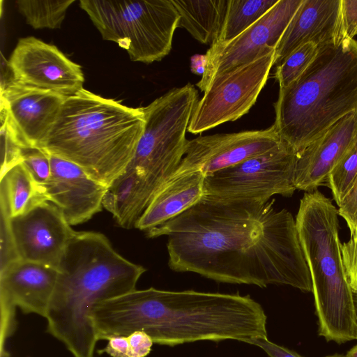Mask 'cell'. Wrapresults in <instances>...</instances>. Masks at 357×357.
Masks as SVG:
<instances>
[{"label":"cell","instance_id":"cell-29","mask_svg":"<svg viewBox=\"0 0 357 357\" xmlns=\"http://www.w3.org/2000/svg\"><path fill=\"white\" fill-rule=\"evenodd\" d=\"M338 206V214L352 233L357 228V177Z\"/></svg>","mask_w":357,"mask_h":357},{"label":"cell","instance_id":"cell-8","mask_svg":"<svg viewBox=\"0 0 357 357\" xmlns=\"http://www.w3.org/2000/svg\"><path fill=\"white\" fill-rule=\"evenodd\" d=\"M104 40L125 49L133 61H161L171 51L179 15L172 0H80Z\"/></svg>","mask_w":357,"mask_h":357},{"label":"cell","instance_id":"cell-3","mask_svg":"<svg viewBox=\"0 0 357 357\" xmlns=\"http://www.w3.org/2000/svg\"><path fill=\"white\" fill-rule=\"evenodd\" d=\"M197 101V91L188 83L142 107L145 124L135 154L103 199V208L119 226L135 227L155 194L178 169Z\"/></svg>","mask_w":357,"mask_h":357},{"label":"cell","instance_id":"cell-23","mask_svg":"<svg viewBox=\"0 0 357 357\" xmlns=\"http://www.w3.org/2000/svg\"><path fill=\"white\" fill-rule=\"evenodd\" d=\"M278 1L228 0L222 29L215 43H227L239 36L266 14Z\"/></svg>","mask_w":357,"mask_h":357},{"label":"cell","instance_id":"cell-31","mask_svg":"<svg viewBox=\"0 0 357 357\" xmlns=\"http://www.w3.org/2000/svg\"><path fill=\"white\" fill-rule=\"evenodd\" d=\"M130 357H146L153 346L151 337L144 331H135L128 335Z\"/></svg>","mask_w":357,"mask_h":357},{"label":"cell","instance_id":"cell-28","mask_svg":"<svg viewBox=\"0 0 357 357\" xmlns=\"http://www.w3.org/2000/svg\"><path fill=\"white\" fill-rule=\"evenodd\" d=\"M342 261L348 283L357 294V228L350 233L349 239L342 243Z\"/></svg>","mask_w":357,"mask_h":357},{"label":"cell","instance_id":"cell-14","mask_svg":"<svg viewBox=\"0 0 357 357\" xmlns=\"http://www.w3.org/2000/svg\"><path fill=\"white\" fill-rule=\"evenodd\" d=\"M8 63L13 79L24 84L67 97L84 89L81 66L55 45L33 36L18 40Z\"/></svg>","mask_w":357,"mask_h":357},{"label":"cell","instance_id":"cell-11","mask_svg":"<svg viewBox=\"0 0 357 357\" xmlns=\"http://www.w3.org/2000/svg\"><path fill=\"white\" fill-rule=\"evenodd\" d=\"M275 52L215 77L195 107L188 132L201 133L247 114L266 83Z\"/></svg>","mask_w":357,"mask_h":357},{"label":"cell","instance_id":"cell-34","mask_svg":"<svg viewBox=\"0 0 357 357\" xmlns=\"http://www.w3.org/2000/svg\"><path fill=\"white\" fill-rule=\"evenodd\" d=\"M345 356L346 357H357V344L349 349Z\"/></svg>","mask_w":357,"mask_h":357},{"label":"cell","instance_id":"cell-22","mask_svg":"<svg viewBox=\"0 0 357 357\" xmlns=\"http://www.w3.org/2000/svg\"><path fill=\"white\" fill-rule=\"evenodd\" d=\"M0 186L1 215L8 218L23 215L47 202L22 162L1 172Z\"/></svg>","mask_w":357,"mask_h":357},{"label":"cell","instance_id":"cell-19","mask_svg":"<svg viewBox=\"0 0 357 357\" xmlns=\"http://www.w3.org/2000/svg\"><path fill=\"white\" fill-rule=\"evenodd\" d=\"M342 40L341 0H303L275 48L274 65L306 43L319 47Z\"/></svg>","mask_w":357,"mask_h":357},{"label":"cell","instance_id":"cell-13","mask_svg":"<svg viewBox=\"0 0 357 357\" xmlns=\"http://www.w3.org/2000/svg\"><path fill=\"white\" fill-rule=\"evenodd\" d=\"M303 0H279L260 20L231 40L215 43L207 50L206 66L197 86L205 91L217 76L250 63L275 50Z\"/></svg>","mask_w":357,"mask_h":357},{"label":"cell","instance_id":"cell-33","mask_svg":"<svg viewBox=\"0 0 357 357\" xmlns=\"http://www.w3.org/2000/svg\"><path fill=\"white\" fill-rule=\"evenodd\" d=\"M107 354L111 357H130L128 336H115L108 340L107 346L98 350V354Z\"/></svg>","mask_w":357,"mask_h":357},{"label":"cell","instance_id":"cell-1","mask_svg":"<svg viewBox=\"0 0 357 357\" xmlns=\"http://www.w3.org/2000/svg\"><path fill=\"white\" fill-rule=\"evenodd\" d=\"M275 200L204 195L194 206L146 231L167 236L169 267L218 282L289 285L312 291V280L292 214Z\"/></svg>","mask_w":357,"mask_h":357},{"label":"cell","instance_id":"cell-30","mask_svg":"<svg viewBox=\"0 0 357 357\" xmlns=\"http://www.w3.org/2000/svg\"><path fill=\"white\" fill-rule=\"evenodd\" d=\"M341 32L344 39L357 36V0H341Z\"/></svg>","mask_w":357,"mask_h":357},{"label":"cell","instance_id":"cell-4","mask_svg":"<svg viewBox=\"0 0 357 357\" xmlns=\"http://www.w3.org/2000/svg\"><path fill=\"white\" fill-rule=\"evenodd\" d=\"M145 124L133 108L85 89L68 96L42 149L109 186L132 160Z\"/></svg>","mask_w":357,"mask_h":357},{"label":"cell","instance_id":"cell-10","mask_svg":"<svg viewBox=\"0 0 357 357\" xmlns=\"http://www.w3.org/2000/svg\"><path fill=\"white\" fill-rule=\"evenodd\" d=\"M75 231L49 202L15 218L1 215V260L21 259L58 269Z\"/></svg>","mask_w":357,"mask_h":357},{"label":"cell","instance_id":"cell-5","mask_svg":"<svg viewBox=\"0 0 357 357\" xmlns=\"http://www.w3.org/2000/svg\"><path fill=\"white\" fill-rule=\"evenodd\" d=\"M274 108L277 132L297 153L345 116L357 113V40L318 47L305 71L280 89Z\"/></svg>","mask_w":357,"mask_h":357},{"label":"cell","instance_id":"cell-35","mask_svg":"<svg viewBox=\"0 0 357 357\" xmlns=\"http://www.w3.org/2000/svg\"><path fill=\"white\" fill-rule=\"evenodd\" d=\"M353 297H354V303L356 324V326H357V294L354 293Z\"/></svg>","mask_w":357,"mask_h":357},{"label":"cell","instance_id":"cell-15","mask_svg":"<svg viewBox=\"0 0 357 357\" xmlns=\"http://www.w3.org/2000/svg\"><path fill=\"white\" fill-rule=\"evenodd\" d=\"M67 96L18 82L1 84V109L22 148L42 149Z\"/></svg>","mask_w":357,"mask_h":357},{"label":"cell","instance_id":"cell-17","mask_svg":"<svg viewBox=\"0 0 357 357\" xmlns=\"http://www.w3.org/2000/svg\"><path fill=\"white\" fill-rule=\"evenodd\" d=\"M49 155L51 176L45 187L47 202L59 209L70 226L88 221L102 210L108 188L77 164Z\"/></svg>","mask_w":357,"mask_h":357},{"label":"cell","instance_id":"cell-6","mask_svg":"<svg viewBox=\"0 0 357 357\" xmlns=\"http://www.w3.org/2000/svg\"><path fill=\"white\" fill-rule=\"evenodd\" d=\"M338 209L319 190L300 200L296 225L310 271L318 334L342 344L357 340L352 291L342 261Z\"/></svg>","mask_w":357,"mask_h":357},{"label":"cell","instance_id":"cell-24","mask_svg":"<svg viewBox=\"0 0 357 357\" xmlns=\"http://www.w3.org/2000/svg\"><path fill=\"white\" fill-rule=\"evenodd\" d=\"M75 0H17L19 12L33 29H59Z\"/></svg>","mask_w":357,"mask_h":357},{"label":"cell","instance_id":"cell-26","mask_svg":"<svg viewBox=\"0 0 357 357\" xmlns=\"http://www.w3.org/2000/svg\"><path fill=\"white\" fill-rule=\"evenodd\" d=\"M318 52V46L306 43L291 53L276 66L275 78L280 89L284 88L297 79L308 68Z\"/></svg>","mask_w":357,"mask_h":357},{"label":"cell","instance_id":"cell-25","mask_svg":"<svg viewBox=\"0 0 357 357\" xmlns=\"http://www.w3.org/2000/svg\"><path fill=\"white\" fill-rule=\"evenodd\" d=\"M357 177V135L337 165L331 172L326 185L338 206Z\"/></svg>","mask_w":357,"mask_h":357},{"label":"cell","instance_id":"cell-36","mask_svg":"<svg viewBox=\"0 0 357 357\" xmlns=\"http://www.w3.org/2000/svg\"><path fill=\"white\" fill-rule=\"evenodd\" d=\"M325 357H346V356L340 354H334L332 355L326 356Z\"/></svg>","mask_w":357,"mask_h":357},{"label":"cell","instance_id":"cell-9","mask_svg":"<svg viewBox=\"0 0 357 357\" xmlns=\"http://www.w3.org/2000/svg\"><path fill=\"white\" fill-rule=\"evenodd\" d=\"M298 153L287 142L234 166L205 176L206 196L221 199L268 202L275 195L291 197Z\"/></svg>","mask_w":357,"mask_h":357},{"label":"cell","instance_id":"cell-21","mask_svg":"<svg viewBox=\"0 0 357 357\" xmlns=\"http://www.w3.org/2000/svg\"><path fill=\"white\" fill-rule=\"evenodd\" d=\"M179 15L177 28L186 29L203 44L218 42L226 17L228 0H172Z\"/></svg>","mask_w":357,"mask_h":357},{"label":"cell","instance_id":"cell-27","mask_svg":"<svg viewBox=\"0 0 357 357\" xmlns=\"http://www.w3.org/2000/svg\"><path fill=\"white\" fill-rule=\"evenodd\" d=\"M21 162L29 171L45 197V187L51 176L50 155L42 149L22 148Z\"/></svg>","mask_w":357,"mask_h":357},{"label":"cell","instance_id":"cell-7","mask_svg":"<svg viewBox=\"0 0 357 357\" xmlns=\"http://www.w3.org/2000/svg\"><path fill=\"white\" fill-rule=\"evenodd\" d=\"M145 271L121 256L103 234L75 231L58 268L52 301L84 319L95 304L136 289Z\"/></svg>","mask_w":357,"mask_h":357},{"label":"cell","instance_id":"cell-12","mask_svg":"<svg viewBox=\"0 0 357 357\" xmlns=\"http://www.w3.org/2000/svg\"><path fill=\"white\" fill-rule=\"evenodd\" d=\"M58 269L17 259L0 268V357H10L6 342L17 327L16 308L45 318Z\"/></svg>","mask_w":357,"mask_h":357},{"label":"cell","instance_id":"cell-20","mask_svg":"<svg viewBox=\"0 0 357 357\" xmlns=\"http://www.w3.org/2000/svg\"><path fill=\"white\" fill-rule=\"evenodd\" d=\"M205 175L192 171L170 178L155 194L135 228L145 232L183 213L205 195Z\"/></svg>","mask_w":357,"mask_h":357},{"label":"cell","instance_id":"cell-16","mask_svg":"<svg viewBox=\"0 0 357 357\" xmlns=\"http://www.w3.org/2000/svg\"><path fill=\"white\" fill-rule=\"evenodd\" d=\"M282 141L273 124L264 130L197 137L188 141L185 155L171 178L197 170L209 175L266 153Z\"/></svg>","mask_w":357,"mask_h":357},{"label":"cell","instance_id":"cell-2","mask_svg":"<svg viewBox=\"0 0 357 357\" xmlns=\"http://www.w3.org/2000/svg\"><path fill=\"white\" fill-rule=\"evenodd\" d=\"M98 340L144 331L153 343L174 347L197 341L267 337V317L249 295L135 289L93 305Z\"/></svg>","mask_w":357,"mask_h":357},{"label":"cell","instance_id":"cell-18","mask_svg":"<svg viewBox=\"0 0 357 357\" xmlns=\"http://www.w3.org/2000/svg\"><path fill=\"white\" fill-rule=\"evenodd\" d=\"M357 135V113H351L298 153L294 183L306 192L326 185L328 177Z\"/></svg>","mask_w":357,"mask_h":357},{"label":"cell","instance_id":"cell-32","mask_svg":"<svg viewBox=\"0 0 357 357\" xmlns=\"http://www.w3.org/2000/svg\"><path fill=\"white\" fill-rule=\"evenodd\" d=\"M248 344L260 347L269 357H303L296 351L269 341L267 337L252 340Z\"/></svg>","mask_w":357,"mask_h":357}]
</instances>
